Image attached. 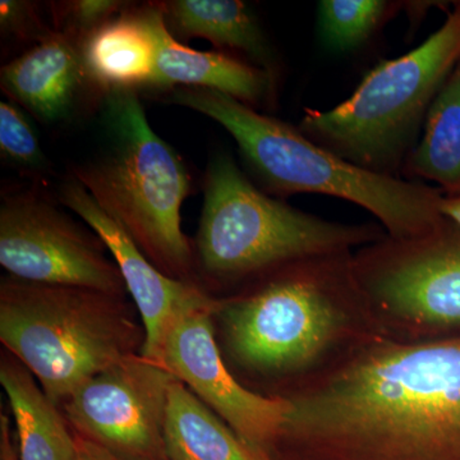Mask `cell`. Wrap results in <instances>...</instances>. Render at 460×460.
I'll list each match as a JSON object with an SVG mask.
<instances>
[{
    "label": "cell",
    "mask_w": 460,
    "mask_h": 460,
    "mask_svg": "<svg viewBox=\"0 0 460 460\" xmlns=\"http://www.w3.org/2000/svg\"><path fill=\"white\" fill-rule=\"evenodd\" d=\"M272 460H460V330L366 335L280 387Z\"/></svg>",
    "instance_id": "1"
},
{
    "label": "cell",
    "mask_w": 460,
    "mask_h": 460,
    "mask_svg": "<svg viewBox=\"0 0 460 460\" xmlns=\"http://www.w3.org/2000/svg\"><path fill=\"white\" fill-rule=\"evenodd\" d=\"M352 257L287 263L220 298L214 320L237 368L284 386L380 332L354 277Z\"/></svg>",
    "instance_id": "2"
},
{
    "label": "cell",
    "mask_w": 460,
    "mask_h": 460,
    "mask_svg": "<svg viewBox=\"0 0 460 460\" xmlns=\"http://www.w3.org/2000/svg\"><path fill=\"white\" fill-rule=\"evenodd\" d=\"M163 98L219 123L234 138L250 180L272 198L314 193L352 202L374 215L394 239L420 237L444 222L440 190L366 171L314 144L298 127L260 113L232 96L199 87H174Z\"/></svg>",
    "instance_id": "3"
},
{
    "label": "cell",
    "mask_w": 460,
    "mask_h": 460,
    "mask_svg": "<svg viewBox=\"0 0 460 460\" xmlns=\"http://www.w3.org/2000/svg\"><path fill=\"white\" fill-rule=\"evenodd\" d=\"M99 111L104 142L74 177L160 271L198 283L181 229V205L193 190L183 159L151 128L137 91L108 93Z\"/></svg>",
    "instance_id": "4"
},
{
    "label": "cell",
    "mask_w": 460,
    "mask_h": 460,
    "mask_svg": "<svg viewBox=\"0 0 460 460\" xmlns=\"http://www.w3.org/2000/svg\"><path fill=\"white\" fill-rule=\"evenodd\" d=\"M193 252L215 286L247 283L287 263L354 252L386 237L377 224L330 222L263 192L224 151L208 160Z\"/></svg>",
    "instance_id": "5"
},
{
    "label": "cell",
    "mask_w": 460,
    "mask_h": 460,
    "mask_svg": "<svg viewBox=\"0 0 460 460\" xmlns=\"http://www.w3.org/2000/svg\"><path fill=\"white\" fill-rule=\"evenodd\" d=\"M0 341L59 407L90 378L141 353L145 329L126 296L7 275L0 283Z\"/></svg>",
    "instance_id": "6"
},
{
    "label": "cell",
    "mask_w": 460,
    "mask_h": 460,
    "mask_svg": "<svg viewBox=\"0 0 460 460\" xmlns=\"http://www.w3.org/2000/svg\"><path fill=\"white\" fill-rule=\"evenodd\" d=\"M460 62V2L416 49L384 60L329 111L305 109L299 131L341 159L398 177L429 108Z\"/></svg>",
    "instance_id": "7"
},
{
    "label": "cell",
    "mask_w": 460,
    "mask_h": 460,
    "mask_svg": "<svg viewBox=\"0 0 460 460\" xmlns=\"http://www.w3.org/2000/svg\"><path fill=\"white\" fill-rule=\"evenodd\" d=\"M352 268L384 334L420 341L460 330V226L452 220L420 237L386 235L358 248Z\"/></svg>",
    "instance_id": "8"
},
{
    "label": "cell",
    "mask_w": 460,
    "mask_h": 460,
    "mask_svg": "<svg viewBox=\"0 0 460 460\" xmlns=\"http://www.w3.org/2000/svg\"><path fill=\"white\" fill-rule=\"evenodd\" d=\"M0 265L29 283L128 293L104 241L38 193L3 198Z\"/></svg>",
    "instance_id": "9"
},
{
    "label": "cell",
    "mask_w": 460,
    "mask_h": 460,
    "mask_svg": "<svg viewBox=\"0 0 460 460\" xmlns=\"http://www.w3.org/2000/svg\"><path fill=\"white\" fill-rule=\"evenodd\" d=\"M174 376L133 354L100 372L59 405L75 434L123 460H168L164 428Z\"/></svg>",
    "instance_id": "10"
},
{
    "label": "cell",
    "mask_w": 460,
    "mask_h": 460,
    "mask_svg": "<svg viewBox=\"0 0 460 460\" xmlns=\"http://www.w3.org/2000/svg\"><path fill=\"white\" fill-rule=\"evenodd\" d=\"M210 307L181 313L166 329L157 362L181 381L251 447L270 456L286 420L279 395L252 392L228 370L215 337Z\"/></svg>",
    "instance_id": "11"
},
{
    "label": "cell",
    "mask_w": 460,
    "mask_h": 460,
    "mask_svg": "<svg viewBox=\"0 0 460 460\" xmlns=\"http://www.w3.org/2000/svg\"><path fill=\"white\" fill-rule=\"evenodd\" d=\"M59 202L74 211L104 241L119 268L127 292L131 295L145 329L141 354L157 362L160 345L175 316L187 310L210 307L219 301L199 283L172 279L145 256L113 217L100 208L75 177L63 181Z\"/></svg>",
    "instance_id": "12"
},
{
    "label": "cell",
    "mask_w": 460,
    "mask_h": 460,
    "mask_svg": "<svg viewBox=\"0 0 460 460\" xmlns=\"http://www.w3.org/2000/svg\"><path fill=\"white\" fill-rule=\"evenodd\" d=\"M0 87L45 126H66L95 113L105 98L84 68L80 40L56 30L3 66Z\"/></svg>",
    "instance_id": "13"
},
{
    "label": "cell",
    "mask_w": 460,
    "mask_h": 460,
    "mask_svg": "<svg viewBox=\"0 0 460 460\" xmlns=\"http://www.w3.org/2000/svg\"><path fill=\"white\" fill-rule=\"evenodd\" d=\"M136 9L155 41V78L151 90L165 93L174 87H199L226 93L253 109L271 104L277 96L275 72L226 51L190 49L168 31L157 2L136 5Z\"/></svg>",
    "instance_id": "14"
},
{
    "label": "cell",
    "mask_w": 460,
    "mask_h": 460,
    "mask_svg": "<svg viewBox=\"0 0 460 460\" xmlns=\"http://www.w3.org/2000/svg\"><path fill=\"white\" fill-rule=\"evenodd\" d=\"M80 44L84 68L105 95L153 87L155 41L136 5L129 4L119 16L84 36Z\"/></svg>",
    "instance_id": "15"
},
{
    "label": "cell",
    "mask_w": 460,
    "mask_h": 460,
    "mask_svg": "<svg viewBox=\"0 0 460 460\" xmlns=\"http://www.w3.org/2000/svg\"><path fill=\"white\" fill-rule=\"evenodd\" d=\"M159 3L166 29L180 40L204 39L217 49L247 56L274 71L275 57L252 8L241 0H166Z\"/></svg>",
    "instance_id": "16"
},
{
    "label": "cell",
    "mask_w": 460,
    "mask_h": 460,
    "mask_svg": "<svg viewBox=\"0 0 460 460\" xmlns=\"http://www.w3.org/2000/svg\"><path fill=\"white\" fill-rule=\"evenodd\" d=\"M0 384L16 422L18 460H75V435L62 410L8 352L0 359Z\"/></svg>",
    "instance_id": "17"
},
{
    "label": "cell",
    "mask_w": 460,
    "mask_h": 460,
    "mask_svg": "<svg viewBox=\"0 0 460 460\" xmlns=\"http://www.w3.org/2000/svg\"><path fill=\"white\" fill-rule=\"evenodd\" d=\"M164 440L168 460H272L242 440L177 377L169 389Z\"/></svg>",
    "instance_id": "18"
},
{
    "label": "cell",
    "mask_w": 460,
    "mask_h": 460,
    "mask_svg": "<svg viewBox=\"0 0 460 460\" xmlns=\"http://www.w3.org/2000/svg\"><path fill=\"white\" fill-rule=\"evenodd\" d=\"M402 172L408 181H434L444 195H459L460 62L432 102Z\"/></svg>",
    "instance_id": "19"
},
{
    "label": "cell",
    "mask_w": 460,
    "mask_h": 460,
    "mask_svg": "<svg viewBox=\"0 0 460 460\" xmlns=\"http://www.w3.org/2000/svg\"><path fill=\"white\" fill-rule=\"evenodd\" d=\"M399 8V3L386 0H321L317 7L321 40L339 53L356 49Z\"/></svg>",
    "instance_id": "20"
},
{
    "label": "cell",
    "mask_w": 460,
    "mask_h": 460,
    "mask_svg": "<svg viewBox=\"0 0 460 460\" xmlns=\"http://www.w3.org/2000/svg\"><path fill=\"white\" fill-rule=\"evenodd\" d=\"M0 154L20 171L39 174L48 171L47 156L23 109L12 102H0Z\"/></svg>",
    "instance_id": "21"
},
{
    "label": "cell",
    "mask_w": 460,
    "mask_h": 460,
    "mask_svg": "<svg viewBox=\"0 0 460 460\" xmlns=\"http://www.w3.org/2000/svg\"><path fill=\"white\" fill-rule=\"evenodd\" d=\"M129 3L117 0H74L50 5L54 30L83 40L93 30L113 20L128 8Z\"/></svg>",
    "instance_id": "22"
},
{
    "label": "cell",
    "mask_w": 460,
    "mask_h": 460,
    "mask_svg": "<svg viewBox=\"0 0 460 460\" xmlns=\"http://www.w3.org/2000/svg\"><path fill=\"white\" fill-rule=\"evenodd\" d=\"M0 26L5 35H14L26 40L36 39L38 42L54 31L44 26L31 3L9 0L0 3Z\"/></svg>",
    "instance_id": "23"
},
{
    "label": "cell",
    "mask_w": 460,
    "mask_h": 460,
    "mask_svg": "<svg viewBox=\"0 0 460 460\" xmlns=\"http://www.w3.org/2000/svg\"><path fill=\"white\" fill-rule=\"evenodd\" d=\"M74 432V431H72ZM75 460H123L118 458L113 453L108 452L100 445L87 440L83 436L75 434Z\"/></svg>",
    "instance_id": "24"
},
{
    "label": "cell",
    "mask_w": 460,
    "mask_h": 460,
    "mask_svg": "<svg viewBox=\"0 0 460 460\" xmlns=\"http://www.w3.org/2000/svg\"><path fill=\"white\" fill-rule=\"evenodd\" d=\"M0 460H18L17 443L12 438L7 414L0 417Z\"/></svg>",
    "instance_id": "25"
},
{
    "label": "cell",
    "mask_w": 460,
    "mask_h": 460,
    "mask_svg": "<svg viewBox=\"0 0 460 460\" xmlns=\"http://www.w3.org/2000/svg\"><path fill=\"white\" fill-rule=\"evenodd\" d=\"M440 211L447 219L460 226V193L459 195H444L440 202Z\"/></svg>",
    "instance_id": "26"
}]
</instances>
